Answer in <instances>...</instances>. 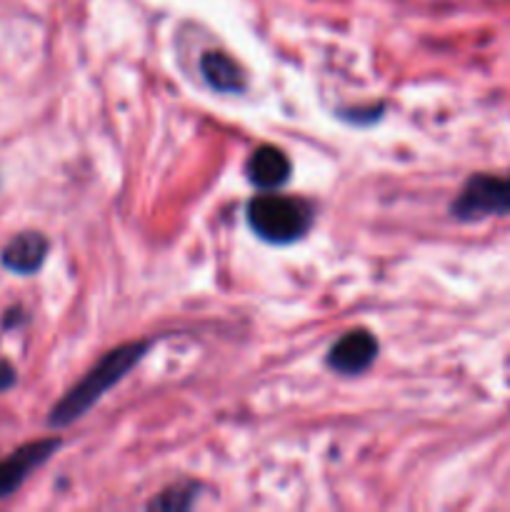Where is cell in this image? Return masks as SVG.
Returning a JSON list of instances; mask_svg holds the SVG:
<instances>
[{
	"mask_svg": "<svg viewBox=\"0 0 510 512\" xmlns=\"http://www.w3.org/2000/svg\"><path fill=\"white\" fill-rule=\"evenodd\" d=\"M150 343L148 340H135V343L118 345V348L108 350L63 398L55 403V408L50 410L48 423L53 428H65V425L75 423V420L83 418L115 383L125 378L135 365L143 360V355L148 353Z\"/></svg>",
	"mask_w": 510,
	"mask_h": 512,
	"instance_id": "obj_1",
	"label": "cell"
},
{
	"mask_svg": "<svg viewBox=\"0 0 510 512\" xmlns=\"http://www.w3.org/2000/svg\"><path fill=\"white\" fill-rule=\"evenodd\" d=\"M248 225L258 238L268 240V243H295L303 238L313 225V208L303 203L300 198H290V195L265 193L255 195L248 203Z\"/></svg>",
	"mask_w": 510,
	"mask_h": 512,
	"instance_id": "obj_2",
	"label": "cell"
},
{
	"mask_svg": "<svg viewBox=\"0 0 510 512\" xmlns=\"http://www.w3.org/2000/svg\"><path fill=\"white\" fill-rule=\"evenodd\" d=\"M450 213L460 223H478L493 215L510 213V173H475L465 180L463 190L450 205Z\"/></svg>",
	"mask_w": 510,
	"mask_h": 512,
	"instance_id": "obj_3",
	"label": "cell"
},
{
	"mask_svg": "<svg viewBox=\"0 0 510 512\" xmlns=\"http://www.w3.org/2000/svg\"><path fill=\"white\" fill-rule=\"evenodd\" d=\"M60 448L58 438H45V440H33V443L23 445V448L15 450L10 458L0 460V498H8L13 495L20 485L28 480V475L35 468L50 460V455Z\"/></svg>",
	"mask_w": 510,
	"mask_h": 512,
	"instance_id": "obj_4",
	"label": "cell"
},
{
	"mask_svg": "<svg viewBox=\"0 0 510 512\" xmlns=\"http://www.w3.org/2000/svg\"><path fill=\"white\" fill-rule=\"evenodd\" d=\"M375 355H378V340L368 330H348L330 348L325 363H328L330 370H335L340 375H358L370 368Z\"/></svg>",
	"mask_w": 510,
	"mask_h": 512,
	"instance_id": "obj_5",
	"label": "cell"
},
{
	"mask_svg": "<svg viewBox=\"0 0 510 512\" xmlns=\"http://www.w3.org/2000/svg\"><path fill=\"white\" fill-rule=\"evenodd\" d=\"M245 175L258 190H278L290 180V160L275 145H260L250 153Z\"/></svg>",
	"mask_w": 510,
	"mask_h": 512,
	"instance_id": "obj_6",
	"label": "cell"
},
{
	"mask_svg": "<svg viewBox=\"0 0 510 512\" xmlns=\"http://www.w3.org/2000/svg\"><path fill=\"white\" fill-rule=\"evenodd\" d=\"M48 258V238L35 230L20 233L3 248V265L18 275L38 273Z\"/></svg>",
	"mask_w": 510,
	"mask_h": 512,
	"instance_id": "obj_7",
	"label": "cell"
},
{
	"mask_svg": "<svg viewBox=\"0 0 510 512\" xmlns=\"http://www.w3.org/2000/svg\"><path fill=\"white\" fill-rule=\"evenodd\" d=\"M200 73H203L205 83L218 93H243L245 90L243 68L223 50H208L200 58Z\"/></svg>",
	"mask_w": 510,
	"mask_h": 512,
	"instance_id": "obj_8",
	"label": "cell"
},
{
	"mask_svg": "<svg viewBox=\"0 0 510 512\" xmlns=\"http://www.w3.org/2000/svg\"><path fill=\"white\" fill-rule=\"evenodd\" d=\"M198 490L200 485L195 483H178L173 488L163 490L158 498H153L148 503L150 510H165V512H180V510H188L190 505L195 503L198 498Z\"/></svg>",
	"mask_w": 510,
	"mask_h": 512,
	"instance_id": "obj_9",
	"label": "cell"
},
{
	"mask_svg": "<svg viewBox=\"0 0 510 512\" xmlns=\"http://www.w3.org/2000/svg\"><path fill=\"white\" fill-rule=\"evenodd\" d=\"M15 383V370L8 360L0 358V390H8Z\"/></svg>",
	"mask_w": 510,
	"mask_h": 512,
	"instance_id": "obj_10",
	"label": "cell"
}]
</instances>
